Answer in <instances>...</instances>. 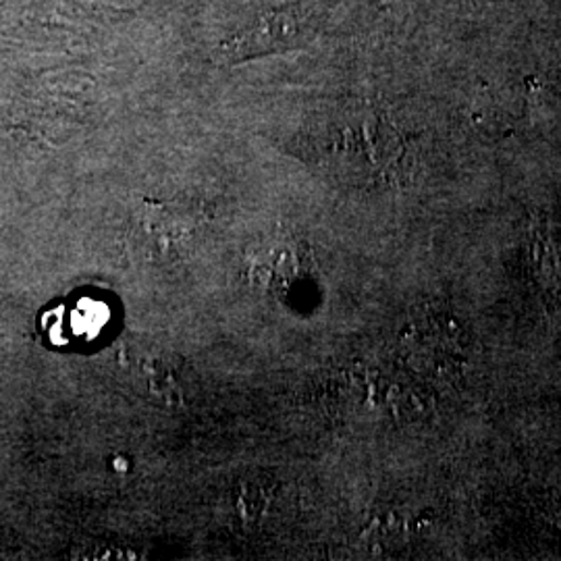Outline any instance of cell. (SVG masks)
I'll return each instance as SVG.
<instances>
[{"label": "cell", "mask_w": 561, "mask_h": 561, "mask_svg": "<svg viewBox=\"0 0 561 561\" xmlns=\"http://www.w3.org/2000/svg\"><path fill=\"white\" fill-rule=\"evenodd\" d=\"M312 273L314 259L308 243L289 233L261 238L248 254L250 279L277 298L289 296L310 280Z\"/></svg>", "instance_id": "obj_2"}, {"label": "cell", "mask_w": 561, "mask_h": 561, "mask_svg": "<svg viewBox=\"0 0 561 561\" xmlns=\"http://www.w3.org/2000/svg\"><path fill=\"white\" fill-rule=\"evenodd\" d=\"M208 217L192 204L148 202L129 233L144 261L180 262L190 259L206 238Z\"/></svg>", "instance_id": "obj_1"}]
</instances>
